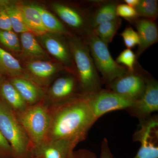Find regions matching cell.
<instances>
[{"label":"cell","mask_w":158,"mask_h":158,"mask_svg":"<svg viewBox=\"0 0 158 158\" xmlns=\"http://www.w3.org/2000/svg\"><path fill=\"white\" fill-rule=\"evenodd\" d=\"M50 123L45 141L64 140L77 145L87 138L97 119L86 96L78 94L49 106Z\"/></svg>","instance_id":"cell-1"},{"label":"cell","mask_w":158,"mask_h":158,"mask_svg":"<svg viewBox=\"0 0 158 158\" xmlns=\"http://www.w3.org/2000/svg\"><path fill=\"white\" fill-rule=\"evenodd\" d=\"M73 60L79 92L89 95L102 89V81L90 55L88 45L82 37L73 34L66 37Z\"/></svg>","instance_id":"cell-2"},{"label":"cell","mask_w":158,"mask_h":158,"mask_svg":"<svg viewBox=\"0 0 158 158\" xmlns=\"http://www.w3.org/2000/svg\"><path fill=\"white\" fill-rule=\"evenodd\" d=\"M0 131L11 146L12 158L32 157L33 147L15 113L0 99Z\"/></svg>","instance_id":"cell-3"},{"label":"cell","mask_w":158,"mask_h":158,"mask_svg":"<svg viewBox=\"0 0 158 158\" xmlns=\"http://www.w3.org/2000/svg\"><path fill=\"white\" fill-rule=\"evenodd\" d=\"M15 114L27 135L33 150L45 141L50 123V116L49 106L44 99L36 104L28 106Z\"/></svg>","instance_id":"cell-4"},{"label":"cell","mask_w":158,"mask_h":158,"mask_svg":"<svg viewBox=\"0 0 158 158\" xmlns=\"http://www.w3.org/2000/svg\"><path fill=\"white\" fill-rule=\"evenodd\" d=\"M83 38L88 45L94 63L101 74L103 82L108 85L128 71L113 59L108 44L100 39L92 31Z\"/></svg>","instance_id":"cell-5"},{"label":"cell","mask_w":158,"mask_h":158,"mask_svg":"<svg viewBox=\"0 0 158 158\" xmlns=\"http://www.w3.org/2000/svg\"><path fill=\"white\" fill-rule=\"evenodd\" d=\"M51 7L64 25L83 38L92 31L90 9L64 2H51Z\"/></svg>","instance_id":"cell-6"},{"label":"cell","mask_w":158,"mask_h":158,"mask_svg":"<svg viewBox=\"0 0 158 158\" xmlns=\"http://www.w3.org/2000/svg\"><path fill=\"white\" fill-rule=\"evenodd\" d=\"M90 109L97 119L106 113L117 110H127L135 102L112 90L101 89L85 95Z\"/></svg>","instance_id":"cell-7"},{"label":"cell","mask_w":158,"mask_h":158,"mask_svg":"<svg viewBox=\"0 0 158 158\" xmlns=\"http://www.w3.org/2000/svg\"><path fill=\"white\" fill-rule=\"evenodd\" d=\"M37 40L48 55L63 65L74 75V68L70 48L66 37L46 32L36 36Z\"/></svg>","instance_id":"cell-8"},{"label":"cell","mask_w":158,"mask_h":158,"mask_svg":"<svg viewBox=\"0 0 158 158\" xmlns=\"http://www.w3.org/2000/svg\"><path fill=\"white\" fill-rule=\"evenodd\" d=\"M146 77L136 69L133 72L128 71L108 84V89L135 102L144 93Z\"/></svg>","instance_id":"cell-9"},{"label":"cell","mask_w":158,"mask_h":158,"mask_svg":"<svg viewBox=\"0 0 158 158\" xmlns=\"http://www.w3.org/2000/svg\"><path fill=\"white\" fill-rule=\"evenodd\" d=\"M24 77L47 90L51 80L57 73L66 70L57 61L37 60L23 62Z\"/></svg>","instance_id":"cell-10"},{"label":"cell","mask_w":158,"mask_h":158,"mask_svg":"<svg viewBox=\"0 0 158 158\" xmlns=\"http://www.w3.org/2000/svg\"><path fill=\"white\" fill-rule=\"evenodd\" d=\"M127 111L139 120L148 118L158 111V83L156 79L146 77L143 95Z\"/></svg>","instance_id":"cell-11"},{"label":"cell","mask_w":158,"mask_h":158,"mask_svg":"<svg viewBox=\"0 0 158 158\" xmlns=\"http://www.w3.org/2000/svg\"><path fill=\"white\" fill-rule=\"evenodd\" d=\"M78 89L77 81L73 74L60 77L46 90L44 100L48 106L64 101L80 94L77 92Z\"/></svg>","instance_id":"cell-12"},{"label":"cell","mask_w":158,"mask_h":158,"mask_svg":"<svg viewBox=\"0 0 158 158\" xmlns=\"http://www.w3.org/2000/svg\"><path fill=\"white\" fill-rule=\"evenodd\" d=\"M139 36L140 43L136 52L137 59L158 40V28L155 20L138 17L132 21Z\"/></svg>","instance_id":"cell-13"},{"label":"cell","mask_w":158,"mask_h":158,"mask_svg":"<svg viewBox=\"0 0 158 158\" xmlns=\"http://www.w3.org/2000/svg\"><path fill=\"white\" fill-rule=\"evenodd\" d=\"M19 40L21 51L17 57L23 62L52 60L33 33L28 31L20 34Z\"/></svg>","instance_id":"cell-14"},{"label":"cell","mask_w":158,"mask_h":158,"mask_svg":"<svg viewBox=\"0 0 158 158\" xmlns=\"http://www.w3.org/2000/svg\"><path fill=\"white\" fill-rule=\"evenodd\" d=\"M9 79L28 106L40 102L45 99L46 90L24 77Z\"/></svg>","instance_id":"cell-15"},{"label":"cell","mask_w":158,"mask_h":158,"mask_svg":"<svg viewBox=\"0 0 158 158\" xmlns=\"http://www.w3.org/2000/svg\"><path fill=\"white\" fill-rule=\"evenodd\" d=\"M69 141L59 140L46 141L34 148L32 157L34 158H69L76 147Z\"/></svg>","instance_id":"cell-16"},{"label":"cell","mask_w":158,"mask_h":158,"mask_svg":"<svg viewBox=\"0 0 158 158\" xmlns=\"http://www.w3.org/2000/svg\"><path fill=\"white\" fill-rule=\"evenodd\" d=\"M31 4L39 11L43 24L47 32L65 37H69L73 34L58 18L44 6L36 3Z\"/></svg>","instance_id":"cell-17"},{"label":"cell","mask_w":158,"mask_h":158,"mask_svg":"<svg viewBox=\"0 0 158 158\" xmlns=\"http://www.w3.org/2000/svg\"><path fill=\"white\" fill-rule=\"evenodd\" d=\"M0 99L15 114L28 106L8 78L0 86Z\"/></svg>","instance_id":"cell-18"},{"label":"cell","mask_w":158,"mask_h":158,"mask_svg":"<svg viewBox=\"0 0 158 158\" xmlns=\"http://www.w3.org/2000/svg\"><path fill=\"white\" fill-rule=\"evenodd\" d=\"M18 3L23 19L29 31L36 36L46 33L40 14L32 4L19 1H18Z\"/></svg>","instance_id":"cell-19"},{"label":"cell","mask_w":158,"mask_h":158,"mask_svg":"<svg viewBox=\"0 0 158 158\" xmlns=\"http://www.w3.org/2000/svg\"><path fill=\"white\" fill-rule=\"evenodd\" d=\"M95 8L91 11L90 23L92 29L102 23L113 20L117 18L116 9L118 2L115 1L96 2Z\"/></svg>","instance_id":"cell-20"},{"label":"cell","mask_w":158,"mask_h":158,"mask_svg":"<svg viewBox=\"0 0 158 158\" xmlns=\"http://www.w3.org/2000/svg\"><path fill=\"white\" fill-rule=\"evenodd\" d=\"M0 73L7 78L24 77L25 70L19 60L0 46Z\"/></svg>","instance_id":"cell-21"},{"label":"cell","mask_w":158,"mask_h":158,"mask_svg":"<svg viewBox=\"0 0 158 158\" xmlns=\"http://www.w3.org/2000/svg\"><path fill=\"white\" fill-rule=\"evenodd\" d=\"M3 2L9 15L12 31L19 34L30 31L23 19L18 1L3 0Z\"/></svg>","instance_id":"cell-22"},{"label":"cell","mask_w":158,"mask_h":158,"mask_svg":"<svg viewBox=\"0 0 158 158\" xmlns=\"http://www.w3.org/2000/svg\"><path fill=\"white\" fill-rule=\"evenodd\" d=\"M121 24V19L118 17L113 20L100 24L92 29V32L102 41L108 44L113 41Z\"/></svg>","instance_id":"cell-23"},{"label":"cell","mask_w":158,"mask_h":158,"mask_svg":"<svg viewBox=\"0 0 158 158\" xmlns=\"http://www.w3.org/2000/svg\"><path fill=\"white\" fill-rule=\"evenodd\" d=\"M0 46L17 56L20 52L19 38L17 34L12 31L0 29Z\"/></svg>","instance_id":"cell-24"},{"label":"cell","mask_w":158,"mask_h":158,"mask_svg":"<svg viewBox=\"0 0 158 158\" xmlns=\"http://www.w3.org/2000/svg\"><path fill=\"white\" fill-rule=\"evenodd\" d=\"M135 9L138 17L156 20L158 16V2L156 0H140Z\"/></svg>","instance_id":"cell-25"},{"label":"cell","mask_w":158,"mask_h":158,"mask_svg":"<svg viewBox=\"0 0 158 158\" xmlns=\"http://www.w3.org/2000/svg\"><path fill=\"white\" fill-rule=\"evenodd\" d=\"M137 57L136 54L131 49L123 50L116 58V62L118 64H122L125 66L129 71L133 72L135 70Z\"/></svg>","instance_id":"cell-26"},{"label":"cell","mask_w":158,"mask_h":158,"mask_svg":"<svg viewBox=\"0 0 158 158\" xmlns=\"http://www.w3.org/2000/svg\"><path fill=\"white\" fill-rule=\"evenodd\" d=\"M127 48L131 49L140 43L139 36L137 31L132 27L126 28L120 34Z\"/></svg>","instance_id":"cell-27"},{"label":"cell","mask_w":158,"mask_h":158,"mask_svg":"<svg viewBox=\"0 0 158 158\" xmlns=\"http://www.w3.org/2000/svg\"><path fill=\"white\" fill-rule=\"evenodd\" d=\"M116 15L118 18H123L131 22L138 18L135 9L126 4L117 5L116 9Z\"/></svg>","instance_id":"cell-28"},{"label":"cell","mask_w":158,"mask_h":158,"mask_svg":"<svg viewBox=\"0 0 158 158\" xmlns=\"http://www.w3.org/2000/svg\"><path fill=\"white\" fill-rule=\"evenodd\" d=\"M0 29L12 31L9 15L3 0H0Z\"/></svg>","instance_id":"cell-29"},{"label":"cell","mask_w":158,"mask_h":158,"mask_svg":"<svg viewBox=\"0 0 158 158\" xmlns=\"http://www.w3.org/2000/svg\"><path fill=\"white\" fill-rule=\"evenodd\" d=\"M0 158H12L11 146L0 131Z\"/></svg>","instance_id":"cell-30"},{"label":"cell","mask_w":158,"mask_h":158,"mask_svg":"<svg viewBox=\"0 0 158 158\" xmlns=\"http://www.w3.org/2000/svg\"><path fill=\"white\" fill-rule=\"evenodd\" d=\"M69 158H98L95 153L90 150L80 149L74 150L71 153Z\"/></svg>","instance_id":"cell-31"},{"label":"cell","mask_w":158,"mask_h":158,"mask_svg":"<svg viewBox=\"0 0 158 158\" xmlns=\"http://www.w3.org/2000/svg\"><path fill=\"white\" fill-rule=\"evenodd\" d=\"M99 158H114L109 146L107 139L104 138L101 146V152Z\"/></svg>","instance_id":"cell-32"},{"label":"cell","mask_w":158,"mask_h":158,"mask_svg":"<svg viewBox=\"0 0 158 158\" xmlns=\"http://www.w3.org/2000/svg\"><path fill=\"white\" fill-rule=\"evenodd\" d=\"M139 2L140 0H124V1L126 4L135 9L139 4Z\"/></svg>","instance_id":"cell-33"},{"label":"cell","mask_w":158,"mask_h":158,"mask_svg":"<svg viewBox=\"0 0 158 158\" xmlns=\"http://www.w3.org/2000/svg\"><path fill=\"white\" fill-rule=\"evenodd\" d=\"M6 79L7 78L6 77H5L2 74L0 73V86L2 84L3 82L6 81Z\"/></svg>","instance_id":"cell-34"},{"label":"cell","mask_w":158,"mask_h":158,"mask_svg":"<svg viewBox=\"0 0 158 158\" xmlns=\"http://www.w3.org/2000/svg\"><path fill=\"white\" fill-rule=\"evenodd\" d=\"M30 158H34V157H32Z\"/></svg>","instance_id":"cell-35"}]
</instances>
